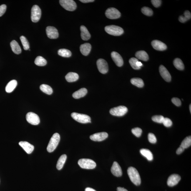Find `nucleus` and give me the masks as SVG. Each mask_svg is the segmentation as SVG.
<instances>
[{"label":"nucleus","mask_w":191,"mask_h":191,"mask_svg":"<svg viewBox=\"0 0 191 191\" xmlns=\"http://www.w3.org/2000/svg\"><path fill=\"white\" fill-rule=\"evenodd\" d=\"M191 145V137L189 136L186 137L183 141H182L181 146L184 149L188 148Z\"/></svg>","instance_id":"nucleus-35"},{"label":"nucleus","mask_w":191,"mask_h":191,"mask_svg":"<svg viewBox=\"0 0 191 191\" xmlns=\"http://www.w3.org/2000/svg\"><path fill=\"white\" fill-rule=\"evenodd\" d=\"M10 46L13 52L16 54H19L21 52L20 46L15 41L13 40L10 43Z\"/></svg>","instance_id":"nucleus-25"},{"label":"nucleus","mask_w":191,"mask_h":191,"mask_svg":"<svg viewBox=\"0 0 191 191\" xmlns=\"http://www.w3.org/2000/svg\"><path fill=\"white\" fill-rule=\"evenodd\" d=\"M17 81L15 80L10 81L6 87V91L8 93H11L15 88L17 85Z\"/></svg>","instance_id":"nucleus-26"},{"label":"nucleus","mask_w":191,"mask_h":191,"mask_svg":"<svg viewBox=\"0 0 191 191\" xmlns=\"http://www.w3.org/2000/svg\"><path fill=\"white\" fill-rule=\"evenodd\" d=\"M60 140V137L59 134L56 133L53 134L48 146L47 148L48 152L51 153L54 151L59 144Z\"/></svg>","instance_id":"nucleus-2"},{"label":"nucleus","mask_w":191,"mask_h":191,"mask_svg":"<svg viewBox=\"0 0 191 191\" xmlns=\"http://www.w3.org/2000/svg\"><path fill=\"white\" fill-rule=\"evenodd\" d=\"M181 179V177L178 174H172L168 179L167 185L169 187H174L178 183Z\"/></svg>","instance_id":"nucleus-13"},{"label":"nucleus","mask_w":191,"mask_h":191,"mask_svg":"<svg viewBox=\"0 0 191 191\" xmlns=\"http://www.w3.org/2000/svg\"><path fill=\"white\" fill-rule=\"evenodd\" d=\"M148 139L149 142L151 143L155 144L157 142V138L154 134L151 133L149 134Z\"/></svg>","instance_id":"nucleus-41"},{"label":"nucleus","mask_w":191,"mask_h":191,"mask_svg":"<svg viewBox=\"0 0 191 191\" xmlns=\"http://www.w3.org/2000/svg\"><path fill=\"white\" fill-rule=\"evenodd\" d=\"M19 144L28 154H31L34 150V146L26 141H21L19 143Z\"/></svg>","instance_id":"nucleus-19"},{"label":"nucleus","mask_w":191,"mask_h":191,"mask_svg":"<svg viewBox=\"0 0 191 191\" xmlns=\"http://www.w3.org/2000/svg\"><path fill=\"white\" fill-rule=\"evenodd\" d=\"M111 171L112 174L116 177H121L122 175V169L120 166L117 162H114L111 168Z\"/></svg>","instance_id":"nucleus-15"},{"label":"nucleus","mask_w":191,"mask_h":191,"mask_svg":"<svg viewBox=\"0 0 191 191\" xmlns=\"http://www.w3.org/2000/svg\"><path fill=\"white\" fill-rule=\"evenodd\" d=\"M58 54L59 56L64 57H69L72 55V53L70 51L64 49L59 50Z\"/></svg>","instance_id":"nucleus-34"},{"label":"nucleus","mask_w":191,"mask_h":191,"mask_svg":"<svg viewBox=\"0 0 191 191\" xmlns=\"http://www.w3.org/2000/svg\"><path fill=\"white\" fill-rule=\"evenodd\" d=\"M172 102L176 106L179 107L181 104V102L180 99L177 98H173L172 99Z\"/></svg>","instance_id":"nucleus-43"},{"label":"nucleus","mask_w":191,"mask_h":191,"mask_svg":"<svg viewBox=\"0 0 191 191\" xmlns=\"http://www.w3.org/2000/svg\"><path fill=\"white\" fill-rule=\"evenodd\" d=\"M135 56L138 59L143 61H147L149 59V56L147 53L144 51H139L136 52Z\"/></svg>","instance_id":"nucleus-24"},{"label":"nucleus","mask_w":191,"mask_h":191,"mask_svg":"<svg viewBox=\"0 0 191 191\" xmlns=\"http://www.w3.org/2000/svg\"><path fill=\"white\" fill-rule=\"evenodd\" d=\"M87 92V90L84 88L79 90L73 94V97L75 99H79L84 97L86 95Z\"/></svg>","instance_id":"nucleus-22"},{"label":"nucleus","mask_w":191,"mask_h":191,"mask_svg":"<svg viewBox=\"0 0 191 191\" xmlns=\"http://www.w3.org/2000/svg\"><path fill=\"white\" fill-rule=\"evenodd\" d=\"M40 88L43 92L50 95L52 93L53 90L50 86L46 84H42L41 85Z\"/></svg>","instance_id":"nucleus-31"},{"label":"nucleus","mask_w":191,"mask_h":191,"mask_svg":"<svg viewBox=\"0 0 191 191\" xmlns=\"http://www.w3.org/2000/svg\"><path fill=\"white\" fill-rule=\"evenodd\" d=\"M191 17V14L190 11L186 10L184 12L183 15L179 16V20L181 22L184 23L190 19Z\"/></svg>","instance_id":"nucleus-30"},{"label":"nucleus","mask_w":191,"mask_h":191,"mask_svg":"<svg viewBox=\"0 0 191 191\" xmlns=\"http://www.w3.org/2000/svg\"><path fill=\"white\" fill-rule=\"evenodd\" d=\"M141 154L146 157L149 161H152L153 159V157L152 153L149 149H142L140 151Z\"/></svg>","instance_id":"nucleus-27"},{"label":"nucleus","mask_w":191,"mask_h":191,"mask_svg":"<svg viewBox=\"0 0 191 191\" xmlns=\"http://www.w3.org/2000/svg\"><path fill=\"white\" fill-rule=\"evenodd\" d=\"M71 116L75 120L81 123L86 124L91 123V118L87 115L73 113Z\"/></svg>","instance_id":"nucleus-5"},{"label":"nucleus","mask_w":191,"mask_h":191,"mask_svg":"<svg viewBox=\"0 0 191 191\" xmlns=\"http://www.w3.org/2000/svg\"><path fill=\"white\" fill-rule=\"evenodd\" d=\"M162 1L160 0H152L151 1L152 4L153 5L154 7L156 8L159 7L160 6Z\"/></svg>","instance_id":"nucleus-45"},{"label":"nucleus","mask_w":191,"mask_h":191,"mask_svg":"<svg viewBox=\"0 0 191 191\" xmlns=\"http://www.w3.org/2000/svg\"><path fill=\"white\" fill-rule=\"evenodd\" d=\"M41 10L37 5H34L31 9V19L33 22H37L41 19Z\"/></svg>","instance_id":"nucleus-6"},{"label":"nucleus","mask_w":191,"mask_h":191,"mask_svg":"<svg viewBox=\"0 0 191 191\" xmlns=\"http://www.w3.org/2000/svg\"><path fill=\"white\" fill-rule=\"evenodd\" d=\"M81 36L84 41H87L90 39L91 35L87 28L84 26L80 27Z\"/></svg>","instance_id":"nucleus-21"},{"label":"nucleus","mask_w":191,"mask_h":191,"mask_svg":"<svg viewBox=\"0 0 191 191\" xmlns=\"http://www.w3.org/2000/svg\"><path fill=\"white\" fill-rule=\"evenodd\" d=\"M6 6L5 4L1 5L0 6V17L4 14L6 11Z\"/></svg>","instance_id":"nucleus-44"},{"label":"nucleus","mask_w":191,"mask_h":191,"mask_svg":"<svg viewBox=\"0 0 191 191\" xmlns=\"http://www.w3.org/2000/svg\"><path fill=\"white\" fill-rule=\"evenodd\" d=\"M189 109H190V113H191V104H190V106H189Z\"/></svg>","instance_id":"nucleus-51"},{"label":"nucleus","mask_w":191,"mask_h":191,"mask_svg":"<svg viewBox=\"0 0 191 191\" xmlns=\"http://www.w3.org/2000/svg\"><path fill=\"white\" fill-rule=\"evenodd\" d=\"M20 39L22 43L23 48L25 50H27L29 49V44L27 39L24 36H21Z\"/></svg>","instance_id":"nucleus-36"},{"label":"nucleus","mask_w":191,"mask_h":191,"mask_svg":"<svg viewBox=\"0 0 191 191\" xmlns=\"http://www.w3.org/2000/svg\"><path fill=\"white\" fill-rule=\"evenodd\" d=\"M117 191H128L127 189L122 187H118L117 189Z\"/></svg>","instance_id":"nucleus-48"},{"label":"nucleus","mask_w":191,"mask_h":191,"mask_svg":"<svg viewBox=\"0 0 191 191\" xmlns=\"http://www.w3.org/2000/svg\"><path fill=\"white\" fill-rule=\"evenodd\" d=\"M111 57L115 64L118 67H121L124 64L123 60L119 53L113 51L111 53Z\"/></svg>","instance_id":"nucleus-17"},{"label":"nucleus","mask_w":191,"mask_h":191,"mask_svg":"<svg viewBox=\"0 0 191 191\" xmlns=\"http://www.w3.org/2000/svg\"><path fill=\"white\" fill-rule=\"evenodd\" d=\"M105 15L106 17L111 19H118L121 16V13L118 10L114 8H109L106 10Z\"/></svg>","instance_id":"nucleus-9"},{"label":"nucleus","mask_w":191,"mask_h":191,"mask_svg":"<svg viewBox=\"0 0 191 191\" xmlns=\"http://www.w3.org/2000/svg\"><path fill=\"white\" fill-rule=\"evenodd\" d=\"M162 123L164 125L167 127H170L172 125V122L171 120L168 118H164L163 122Z\"/></svg>","instance_id":"nucleus-42"},{"label":"nucleus","mask_w":191,"mask_h":191,"mask_svg":"<svg viewBox=\"0 0 191 191\" xmlns=\"http://www.w3.org/2000/svg\"><path fill=\"white\" fill-rule=\"evenodd\" d=\"M127 174L132 182L136 185H139L141 183V179L139 172L134 167H129L127 170Z\"/></svg>","instance_id":"nucleus-1"},{"label":"nucleus","mask_w":191,"mask_h":191,"mask_svg":"<svg viewBox=\"0 0 191 191\" xmlns=\"http://www.w3.org/2000/svg\"><path fill=\"white\" fill-rule=\"evenodd\" d=\"M152 45L156 50L164 51L167 49V46L164 43L158 40H154L152 42Z\"/></svg>","instance_id":"nucleus-18"},{"label":"nucleus","mask_w":191,"mask_h":191,"mask_svg":"<svg viewBox=\"0 0 191 191\" xmlns=\"http://www.w3.org/2000/svg\"><path fill=\"white\" fill-rule=\"evenodd\" d=\"M66 79L68 82H73L77 81L79 79L78 74L74 72H69L66 75Z\"/></svg>","instance_id":"nucleus-23"},{"label":"nucleus","mask_w":191,"mask_h":191,"mask_svg":"<svg viewBox=\"0 0 191 191\" xmlns=\"http://www.w3.org/2000/svg\"><path fill=\"white\" fill-rule=\"evenodd\" d=\"M59 3L63 8L68 11H74L76 8V3L73 0H60Z\"/></svg>","instance_id":"nucleus-7"},{"label":"nucleus","mask_w":191,"mask_h":191,"mask_svg":"<svg viewBox=\"0 0 191 191\" xmlns=\"http://www.w3.org/2000/svg\"><path fill=\"white\" fill-rule=\"evenodd\" d=\"M105 30L108 34L114 36H119L123 34V29L120 27L115 25L106 26Z\"/></svg>","instance_id":"nucleus-3"},{"label":"nucleus","mask_w":191,"mask_h":191,"mask_svg":"<svg viewBox=\"0 0 191 191\" xmlns=\"http://www.w3.org/2000/svg\"><path fill=\"white\" fill-rule=\"evenodd\" d=\"M67 155L64 154L61 155L58 160L56 167L58 170H61L62 169L67 159Z\"/></svg>","instance_id":"nucleus-28"},{"label":"nucleus","mask_w":191,"mask_h":191,"mask_svg":"<svg viewBox=\"0 0 191 191\" xmlns=\"http://www.w3.org/2000/svg\"><path fill=\"white\" fill-rule=\"evenodd\" d=\"M159 72L163 78L167 82H170L171 79V75L168 71L164 66L161 65L160 66Z\"/></svg>","instance_id":"nucleus-16"},{"label":"nucleus","mask_w":191,"mask_h":191,"mask_svg":"<svg viewBox=\"0 0 191 191\" xmlns=\"http://www.w3.org/2000/svg\"><path fill=\"white\" fill-rule=\"evenodd\" d=\"M78 164L81 168L86 169H94L96 166V162L94 161L88 159H80Z\"/></svg>","instance_id":"nucleus-4"},{"label":"nucleus","mask_w":191,"mask_h":191,"mask_svg":"<svg viewBox=\"0 0 191 191\" xmlns=\"http://www.w3.org/2000/svg\"><path fill=\"white\" fill-rule=\"evenodd\" d=\"M141 11L144 15L146 16H151L153 14L152 10L150 8L147 7H144L141 9Z\"/></svg>","instance_id":"nucleus-38"},{"label":"nucleus","mask_w":191,"mask_h":191,"mask_svg":"<svg viewBox=\"0 0 191 191\" xmlns=\"http://www.w3.org/2000/svg\"><path fill=\"white\" fill-rule=\"evenodd\" d=\"M85 191H96L94 189L91 188H87L85 189Z\"/></svg>","instance_id":"nucleus-49"},{"label":"nucleus","mask_w":191,"mask_h":191,"mask_svg":"<svg viewBox=\"0 0 191 191\" xmlns=\"http://www.w3.org/2000/svg\"><path fill=\"white\" fill-rule=\"evenodd\" d=\"M80 1L83 3H89L94 2V0H80Z\"/></svg>","instance_id":"nucleus-47"},{"label":"nucleus","mask_w":191,"mask_h":191,"mask_svg":"<svg viewBox=\"0 0 191 191\" xmlns=\"http://www.w3.org/2000/svg\"><path fill=\"white\" fill-rule=\"evenodd\" d=\"M164 119V117L162 115H155L152 118V120L154 122L159 123H162Z\"/></svg>","instance_id":"nucleus-39"},{"label":"nucleus","mask_w":191,"mask_h":191,"mask_svg":"<svg viewBox=\"0 0 191 191\" xmlns=\"http://www.w3.org/2000/svg\"><path fill=\"white\" fill-rule=\"evenodd\" d=\"M142 129L139 127L134 128L132 129V134L137 137H140L142 134Z\"/></svg>","instance_id":"nucleus-40"},{"label":"nucleus","mask_w":191,"mask_h":191,"mask_svg":"<svg viewBox=\"0 0 191 191\" xmlns=\"http://www.w3.org/2000/svg\"><path fill=\"white\" fill-rule=\"evenodd\" d=\"M131 82L132 84L139 87H142L144 85L143 80L139 78H133L131 80Z\"/></svg>","instance_id":"nucleus-29"},{"label":"nucleus","mask_w":191,"mask_h":191,"mask_svg":"<svg viewBox=\"0 0 191 191\" xmlns=\"http://www.w3.org/2000/svg\"><path fill=\"white\" fill-rule=\"evenodd\" d=\"M80 52L84 56H87L90 52L91 49V46L90 44L89 43H85L84 44L81 45L80 48Z\"/></svg>","instance_id":"nucleus-20"},{"label":"nucleus","mask_w":191,"mask_h":191,"mask_svg":"<svg viewBox=\"0 0 191 191\" xmlns=\"http://www.w3.org/2000/svg\"><path fill=\"white\" fill-rule=\"evenodd\" d=\"M138 61H139L138 59L134 57L132 58L129 60V64H130V65L132 66L133 69H134L137 70L141 69V67H139V66H137V64H136V63Z\"/></svg>","instance_id":"nucleus-37"},{"label":"nucleus","mask_w":191,"mask_h":191,"mask_svg":"<svg viewBox=\"0 0 191 191\" xmlns=\"http://www.w3.org/2000/svg\"><path fill=\"white\" fill-rule=\"evenodd\" d=\"M127 108L125 106H119L111 109L110 113L113 115L121 117L127 113Z\"/></svg>","instance_id":"nucleus-8"},{"label":"nucleus","mask_w":191,"mask_h":191,"mask_svg":"<svg viewBox=\"0 0 191 191\" xmlns=\"http://www.w3.org/2000/svg\"><path fill=\"white\" fill-rule=\"evenodd\" d=\"M108 135L107 132H99L91 135L90 139L93 141L100 142L105 140L108 137Z\"/></svg>","instance_id":"nucleus-14"},{"label":"nucleus","mask_w":191,"mask_h":191,"mask_svg":"<svg viewBox=\"0 0 191 191\" xmlns=\"http://www.w3.org/2000/svg\"><path fill=\"white\" fill-rule=\"evenodd\" d=\"M174 64L175 67L179 70L184 69V65L181 60L179 58H176L174 61Z\"/></svg>","instance_id":"nucleus-33"},{"label":"nucleus","mask_w":191,"mask_h":191,"mask_svg":"<svg viewBox=\"0 0 191 191\" xmlns=\"http://www.w3.org/2000/svg\"><path fill=\"white\" fill-rule=\"evenodd\" d=\"M185 150V149L184 148L182 147L181 146H180V147H179V148L177 149V150L176 151V153L177 154H180L182 153L183 152H184V151Z\"/></svg>","instance_id":"nucleus-46"},{"label":"nucleus","mask_w":191,"mask_h":191,"mask_svg":"<svg viewBox=\"0 0 191 191\" xmlns=\"http://www.w3.org/2000/svg\"><path fill=\"white\" fill-rule=\"evenodd\" d=\"M46 33L48 38L51 39H57L59 34L57 29L52 26H48L46 27Z\"/></svg>","instance_id":"nucleus-12"},{"label":"nucleus","mask_w":191,"mask_h":191,"mask_svg":"<svg viewBox=\"0 0 191 191\" xmlns=\"http://www.w3.org/2000/svg\"><path fill=\"white\" fill-rule=\"evenodd\" d=\"M136 64H137V66H139V67H141V66H143V64H142V63H141L140 62H139V61H138V62L136 63Z\"/></svg>","instance_id":"nucleus-50"},{"label":"nucleus","mask_w":191,"mask_h":191,"mask_svg":"<svg viewBox=\"0 0 191 191\" xmlns=\"http://www.w3.org/2000/svg\"><path fill=\"white\" fill-rule=\"evenodd\" d=\"M35 64L36 65L39 66H44L47 64V61L42 57V56H38L35 60Z\"/></svg>","instance_id":"nucleus-32"},{"label":"nucleus","mask_w":191,"mask_h":191,"mask_svg":"<svg viewBox=\"0 0 191 191\" xmlns=\"http://www.w3.org/2000/svg\"><path fill=\"white\" fill-rule=\"evenodd\" d=\"M26 119L28 122L33 125H38L40 122L39 116L33 112L28 113L26 115Z\"/></svg>","instance_id":"nucleus-10"},{"label":"nucleus","mask_w":191,"mask_h":191,"mask_svg":"<svg viewBox=\"0 0 191 191\" xmlns=\"http://www.w3.org/2000/svg\"><path fill=\"white\" fill-rule=\"evenodd\" d=\"M97 65L98 70L101 73L106 74L108 72V66L105 60L102 59H98Z\"/></svg>","instance_id":"nucleus-11"}]
</instances>
